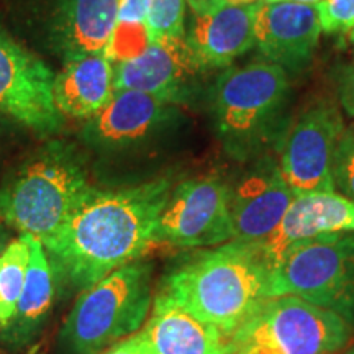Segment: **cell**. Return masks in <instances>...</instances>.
<instances>
[{
	"label": "cell",
	"instance_id": "obj_18",
	"mask_svg": "<svg viewBox=\"0 0 354 354\" xmlns=\"http://www.w3.org/2000/svg\"><path fill=\"white\" fill-rule=\"evenodd\" d=\"M118 8L120 0H59L53 39L64 59L107 51Z\"/></svg>",
	"mask_w": 354,
	"mask_h": 354
},
{
	"label": "cell",
	"instance_id": "obj_33",
	"mask_svg": "<svg viewBox=\"0 0 354 354\" xmlns=\"http://www.w3.org/2000/svg\"><path fill=\"white\" fill-rule=\"evenodd\" d=\"M351 117H353V118H354V113H353V115H351Z\"/></svg>",
	"mask_w": 354,
	"mask_h": 354
},
{
	"label": "cell",
	"instance_id": "obj_22",
	"mask_svg": "<svg viewBox=\"0 0 354 354\" xmlns=\"http://www.w3.org/2000/svg\"><path fill=\"white\" fill-rule=\"evenodd\" d=\"M30 263L28 236L20 234L0 251V326L15 313Z\"/></svg>",
	"mask_w": 354,
	"mask_h": 354
},
{
	"label": "cell",
	"instance_id": "obj_3",
	"mask_svg": "<svg viewBox=\"0 0 354 354\" xmlns=\"http://www.w3.org/2000/svg\"><path fill=\"white\" fill-rule=\"evenodd\" d=\"M76 149L51 143L21 165L0 189V218L20 234L43 241L92 194Z\"/></svg>",
	"mask_w": 354,
	"mask_h": 354
},
{
	"label": "cell",
	"instance_id": "obj_23",
	"mask_svg": "<svg viewBox=\"0 0 354 354\" xmlns=\"http://www.w3.org/2000/svg\"><path fill=\"white\" fill-rule=\"evenodd\" d=\"M185 0H148V41L161 43L184 37Z\"/></svg>",
	"mask_w": 354,
	"mask_h": 354
},
{
	"label": "cell",
	"instance_id": "obj_26",
	"mask_svg": "<svg viewBox=\"0 0 354 354\" xmlns=\"http://www.w3.org/2000/svg\"><path fill=\"white\" fill-rule=\"evenodd\" d=\"M100 354H158V351L154 349L153 343L149 342L145 330L141 328L136 333L127 336V338L112 344V346L102 351Z\"/></svg>",
	"mask_w": 354,
	"mask_h": 354
},
{
	"label": "cell",
	"instance_id": "obj_9",
	"mask_svg": "<svg viewBox=\"0 0 354 354\" xmlns=\"http://www.w3.org/2000/svg\"><path fill=\"white\" fill-rule=\"evenodd\" d=\"M343 122L333 105L310 107L279 140V167L294 196L331 192L333 156L343 135Z\"/></svg>",
	"mask_w": 354,
	"mask_h": 354
},
{
	"label": "cell",
	"instance_id": "obj_11",
	"mask_svg": "<svg viewBox=\"0 0 354 354\" xmlns=\"http://www.w3.org/2000/svg\"><path fill=\"white\" fill-rule=\"evenodd\" d=\"M294 192L277 159L268 154L253 159L238 183L230 185V214L234 241L261 243L271 234L289 209Z\"/></svg>",
	"mask_w": 354,
	"mask_h": 354
},
{
	"label": "cell",
	"instance_id": "obj_32",
	"mask_svg": "<svg viewBox=\"0 0 354 354\" xmlns=\"http://www.w3.org/2000/svg\"><path fill=\"white\" fill-rule=\"evenodd\" d=\"M349 38H351V43H353V46H354V26L351 28V33H349Z\"/></svg>",
	"mask_w": 354,
	"mask_h": 354
},
{
	"label": "cell",
	"instance_id": "obj_8",
	"mask_svg": "<svg viewBox=\"0 0 354 354\" xmlns=\"http://www.w3.org/2000/svg\"><path fill=\"white\" fill-rule=\"evenodd\" d=\"M233 240L227 183L215 176H202L174 185L159 216L156 243L214 248Z\"/></svg>",
	"mask_w": 354,
	"mask_h": 354
},
{
	"label": "cell",
	"instance_id": "obj_25",
	"mask_svg": "<svg viewBox=\"0 0 354 354\" xmlns=\"http://www.w3.org/2000/svg\"><path fill=\"white\" fill-rule=\"evenodd\" d=\"M315 8L322 32H351L354 26V0H322Z\"/></svg>",
	"mask_w": 354,
	"mask_h": 354
},
{
	"label": "cell",
	"instance_id": "obj_12",
	"mask_svg": "<svg viewBox=\"0 0 354 354\" xmlns=\"http://www.w3.org/2000/svg\"><path fill=\"white\" fill-rule=\"evenodd\" d=\"M171 102L140 91H113L107 104L91 117L82 136L105 153L128 151L153 140L169 122Z\"/></svg>",
	"mask_w": 354,
	"mask_h": 354
},
{
	"label": "cell",
	"instance_id": "obj_4",
	"mask_svg": "<svg viewBox=\"0 0 354 354\" xmlns=\"http://www.w3.org/2000/svg\"><path fill=\"white\" fill-rule=\"evenodd\" d=\"M289 79L281 66L261 61L221 74L214 88V122L225 149L240 161L263 156L281 130Z\"/></svg>",
	"mask_w": 354,
	"mask_h": 354
},
{
	"label": "cell",
	"instance_id": "obj_24",
	"mask_svg": "<svg viewBox=\"0 0 354 354\" xmlns=\"http://www.w3.org/2000/svg\"><path fill=\"white\" fill-rule=\"evenodd\" d=\"M335 190L354 203V133L344 131L333 156Z\"/></svg>",
	"mask_w": 354,
	"mask_h": 354
},
{
	"label": "cell",
	"instance_id": "obj_28",
	"mask_svg": "<svg viewBox=\"0 0 354 354\" xmlns=\"http://www.w3.org/2000/svg\"><path fill=\"white\" fill-rule=\"evenodd\" d=\"M189 3L192 12L196 15H205V13L215 12L218 8H223L227 6H234V3H251L258 2V0H185Z\"/></svg>",
	"mask_w": 354,
	"mask_h": 354
},
{
	"label": "cell",
	"instance_id": "obj_19",
	"mask_svg": "<svg viewBox=\"0 0 354 354\" xmlns=\"http://www.w3.org/2000/svg\"><path fill=\"white\" fill-rule=\"evenodd\" d=\"M113 63L105 53L66 61L55 76L53 95L61 115L88 120L113 94Z\"/></svg>",
	"mask_w": 354,
	"mask_h": 354
},
{
	"label": "cell",
	"instance_id": "obj_17",
	"mask_svg": "<svg viewBox=\"0 0 354 354\" xmlns=\"http://www.w3.org/2000/svg\"><path fill=\"white\" fill-rule=\"evenodd\" d=\"M158 354H230V338L220 328L194 317L167 297L154 294L143 326Z\"/></svg>",
	"mask_w": 354,
	"mask_h": 354
},
{
	"label": "cell",
	"instance_id": "obj_10",
	"mask_svg": "<svg viewBox=\"0 0 354 354\" xmlns=\"http://www.w3.org/2000/svg\"><path fill=\"white\" fill-rule=\"evenodd\" d=\"M56 74L43 59L0 30V113L39 135L61 127L53 84Z\"/></svg>",
	"mask_w": 354,
	"mask_h": 354
},
{
	"label": "cell",
	"instance_id": "obj_1",
	"mask_svg": "<svg viewBox=\"0 0 354 354\" xmlns=\"http://www.w3.org/2000/svg\"><path fill=\"white\" fill-rule=\"evenodd\" d=\"M174 184L169 176L95 192L41 245L56 290H87L110 272L141 259L156 245V230Z\"/></svg>",
	"mask_w": 354,
	"mask_h": 354
},
{
	"label": "cell",
	"instance_id": "obj_31",
	"mask_svg": "<svg viewBox=\"0 0 354 354\" xmlns=\"http://www.w3.org/2000/svg\"><path fill=\"white\" fill-rule=\"evenodd\" d=\"M343 354H354V344H353V346H349V348L344 349Z\"/></svg>",
	"mask_w": 354,
	"mask_h": 354
},
{
	"label": "cell",
	"instance_id": "obj_27",
	"mask_svg": "<svg viewBox=\"0 0 354 354\" xmlns=\"http://www.w3.org/2000/svg\"><path fill=\"white\" fill-rule=\"evenodd\" d=\"M339 99L349 115L354 113V63L344 68L339 74Z\"/></svg>",
	"mask_w": 354,
	"mask_h": 354
},
{
	"label": "cell",
	"instance_id": "obj_6",
	"mask_svg": "<svg viewBox=\"0 0 354 354\" xmlns=\"http://www.w3.org/2000/svg\"><path fill=\"white\" fill-rule=\"evenodd\" d=\"M282 295L330 310L354 328V232L290 246L269 272L268 297Z\"/></svg>",
	"mask_w": 354,
	"mask_h": 354
},
{
	"label": "cell",
	"instance_id": "obj_14",
	"mask_svg": "<svg viewBox=\"0 0 354 354\" xmlns=\"http://www.w3.org/2000/svg\"><path fill=\"white\" fill-rule=\"evenodd\" d=\"M322 25L315 6L261 0L256 17V46L269 63L300 71L312 59Z\"/></svg>",
	"mask_w": 354,
	"mask_h": 354
},
{
	"label": "cell",
	"instance_id": "obj_30",
	"mask_svg": "<svg viewBox=\"0 0 354 354\" xmlns=\"http://www.w3.org/2000/svg\"><path fill=\"white\" fill-rule=\"evenodd\" d=\"M7 243H8V240H7V233L3 232L2 228H0V251H2L3 248H6Z\"/></svg>",
	"mask_w": 354,
	"mask_h": 354
},
{
	"label": "cell",
	"instance_id": "obj_2",
	"mask_svg": "<svg viewBox=\"0 0 354 354\" xmlns=\"http://www.w3.org/2000/svg\"><path fill=\"white\" fill-rule=\"evenodd\" d=\"M269 272L254 243L233 240L180 258L159 292L232 336L269 299Z\"/></svg>",
	"mask_w": 354,
	"mask_h": 354
},
{
	"label": "cell",
	"instance_id": "obj_16",
	"mask_svg": "<svg viewBox=\"0 0 354 354\" xmlns=\"http://www.w3.org/2000/svg\"><path fill=\"white\" fill-rule=\"evenodd\" d=\"M261 0L196 15L185 43L202 71L227 68L256 44Z\"/></svg>",
	"mask_w": 354,
	"mask_h": 354
},
{
	"label": "cell",
	"instance_id": "obj_7",
	"mask_svg": "<svg viewBox=\"0 0 354 354\" xmlns=\"http://www.w3.org/2000/svg\"><path fill=\"white\" fill-rule=\"evenodd\" d=\"M353 326L330 310L292 295L268 299L230 338V354H338Z\"/></svg>",
	"mask_w": 354,
	"mask_h": 354
},
{
	"label": "cell",
	"instance_id": "obj_20",
	"mask_svg": "<svg viewBox=\"0 0 354 354\" xmlns=\"http://www.w3.org/2000/svg\"><path fill=\"white\" fill-rule=\"evenodd\" d=\"M28 236V234H26ZM30 263L26 281L15 313L2 326V339L8 346L21 348L38 336L56 295V281L41 241L28 236Z\"/></svg>",
	"mask_w": 354,
	"mask_h": 354
},
{
	"label": "cell",
	"instance_id": "obj_15",
	"mask_svg": "<svg viewBox=\"0 0 354 354\" xmlns=\"http://www.w3.org/2000/svg\"><path fill=\"white\" fill-rule=\"evenodd\" d=\"M202 68L184 38L151 43L140 56L117 63L115 91H140L171 104L183 100L192 79Z\"/></svg>",
	"mask_w": 354,
	"mask_h": 354
},
{
	"label": "cell",
	"instance_id": "obj_21",
	"mask_svg": "<svg viewBox=\"0 0 354 354\" xmlns=\"http://www.w3.org/2000/svg\"><path fill=\"white\" fill-rule=\"evenodd\" d=\"M148 0H120L117 25L105 55L112 63L140 56L149 46L146 33Z\"/></svg>",
	"mask_w": 354,
	"mask_h": 354
},
{
	"label": "cell",
	"instance_id": "obj_13",
	"mask_svg": "<svg viewBox=\"0 0 354 354\" xmlns=\"http://www.w3.org/2000/svg\"><path fill=\"white\" fill-rule=\"evenodd\" d=\"M344 232H354V203L351 201L336 190L297 194L277 228L264 241L254 245L269 269H272L290 246L322 234Z\"/></svg>",
	"mask_w": 354,
	"mask_h": 354
},
{
	"label": "cell",
	"instance_id": "obj_5",
	"mask_svg": "<svg viewBox=\"0 0 354 354\" xmlns=\"http://www.w3.org/2000/svg\"><path fill=\"white\" fill-rule=\"evenodd\" d=\"M153 264L136 259L79 294L59 342L68 354H100L145 326L153 305Z\"/></svg>",
	"mask_w": 354,
	"mask_h": 354
},
{
	"label": "cell",
	"instance_id": "obj_29",
	"mask_svg": "<svg viewBox=\"0 0 354 354\" xmlns=\"http://www.w3.org/2000/svg\"><path fill=\"white\" fill-rule=\"evenodd\" d=\"M268 3H276V2H292V3H304V6H317L322 0H264Z\"/></svg>",
	"mask_w": 354,
	"mask_h": 354
}]
</instances>
